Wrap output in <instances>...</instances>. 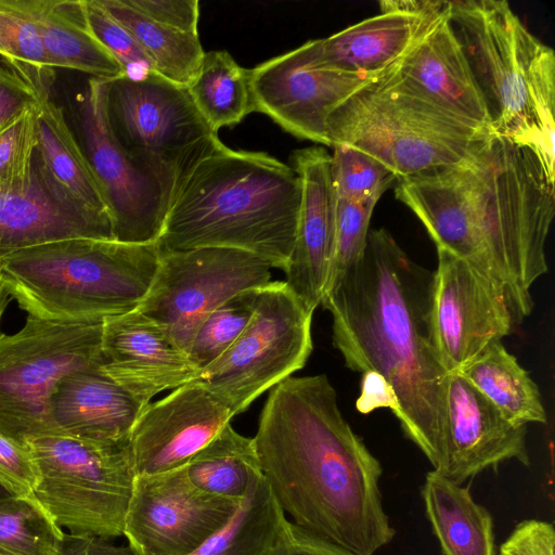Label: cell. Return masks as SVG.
Returning <instances> with one entry per match:
<instances>
[{"label": "cell", "instance_id": "cell-1", "mask_svg": "<svg viewBox=\"0 0 555 555\" xmlns=\"http://www.w3.org/2000/svg\"><path fill=\"white\" fill-rule=\"evenodd\" d=\"M253 440L261 474L294 524L356 555L392 541L382 464L343 416L325 374L272 387Z\"/></svg>", "mask_w": 555, "mask_h": 555}, {"label": "cell", "instance_id": "cell-2", "mask_svg": "<svg viewBox=\"0 0 555 555\" xmlns=\"http://www.w3.org/2000/svg\"><path fill=\"white\" fill-rule=\"evenodd\" d=\"M554 182L529 147L493 135L452 168L398 180L395 195L437 248L466 260L501 287L519 324L533 309L532 284L548 269Z\"/></svg>", "mask_w": 555, "mask_h": 555}, {"label": "cell", "instance_id": "cell-3", "mask_svg": "<svg viewBox=\"0 0 555 555\" xmlns=\"http://www.w3.org/2000/svg\"><path fill=\"white\" fill-rule=\"evenodd\" d=\"M434 272L386 229L367 234L361 257L326 291L333 345L348 369L374 371L392 387L404 435L434 469L442 459L447 379L431 338Z\"/></svg>", "mask_w": 555, "mask_h": 555}, {"label": "cell", "instance_id": "cell-4", "mask_svg": "<svg viewBox=\"0 0 555 555\" xmlns=\"http://www.w3.org/2000/svg\"><path fill=\"white\" fill-rule=\"evenodd\" d=\"M300 203L301 183L293 167L219 141L177 186L157 245L160 253L242 249L285 271Z\"/></svg>", "mask_w": 555, "mask_h": 555}, {"label": "cell", "instance_id": "cell-5", "mask_svg": "<svg viewBox=\"0 0 555 555\" xmlns=\"http://www.w3.org/2000/svg\"><path fill=\"white\" fill-rule=\"evenodd\" d=\"M448 16L495 135L529 147L555 181V53L504 0L449 1Z\"/></svg>", "mask_w": 555, "mask_h": 555}, {"label": "cell", "instance_id": "cell-6", "mask_svg": "<svg viewBox=\"0 0 555 555\" xmlns=\"http://www.w3.org/2000/svg\"><path fill=\"white\" fill-rule=\"evenodd\" d=\"M160 260L157 243L68 238L0 258V275L28 315L102 322L138 308Z\"/></svg>", "mask_w": 555, "mask_h": 555}, {"label": "cell", "instance_id": "cell-7", "mask_svg": "<svg viewBox=\"0 0 555 555\" xmlns=\"http://www.w3.org/2000/svg\"><path fill=\"white\" fill-rule=\"evenodd\" d=\"M493 135L424 99L391 67L345 100L327 120L331 147L346 144L371 155L397 181L452 168Z\"/></svg>", "mask_w": 555, "mask_h": 555}, {"label": "cell", "instance_id": "cell-8", "mask_svg": "<svg viewBox=\"0 0 555 555\" xmlns=\"http://www.w3.org/2000/svg\"><path fill=\"white\" fill-rule=\"evenodd\" d=\"M104 109L119 147L170 202L185 173L220 141L188 87L155 72L104 79Z\"/></svg>", "mask_w": 555, "mask_h": 555}, {"label": "cell", "instance_id": "cell-9", "mask_svg": "<svg viewBox=\"0 0 555 555\" xmlns=\"http://www.w3.org/2000/svg\"><path fill=\"white\" fill-rule=\"evenodd\" d=\"M26 446L38 476L31 495L59 527L106 539L124 534L137 477L129 441L46 435Z\"/></svg>", "mask_w": 555, "mask_h": 555}, {"label": "cell", "instance_id": "cell-10", "mask_svg": "<svg viewBox=\"0 0 555 555\" xmlns=\"http://www.w3.org/2000/svg\"><path fill=\"white\" fill-rule=\"evenodd\" d=\"M102 322H57L28 315L16 333L0 334V435L20 444L52 435L49 401L57 383L102 367Z\"/></svg>", "mask_w": 555, "mask_h": 555}, {"label": "cell", "instance_id": "cell-11", "mask_svg": "<svg viewBox=\"0 0 555 555\" xmlns=\"http://www.w3.org/2000/svg\"><path fill=\"white\" fill-rule=\"evenodd\" d=\"M313 311L285 281L259 288L255 312L237 339L197 378L233 415L302 369L313 345Z\"/></svg>", "mask_w": 555, "mask_h": 555}, {"label": "cell", "instance_id": "cell-12", "mask_svg": "<svg viewBox=\"0 0 555 555\" xmlns=\"http://www.w3.org/2000/svg\"><path fill=\"white\" fill-rule=\"evenodd\" d=\"M270 264L230 247L160 253L152 285L138 306L186 354L203 321L231 297L267 285Z\"/></svg>", "mask_w": 555, "mask_h": 555}, {"label": "cell", "instance_id": "cell-13", "mask_svg": "<svg viewBox=\"0 0 555 555\" xmlns=\"http://www.w3.org/2000/svg\"><path fill=\"white\" fill-rule=\"evenodd\" d=\"M78 141L106 204L114 238L157 243L170 206L163 188L129 160L108 127L104 79L91 77L77 101Z\"/></svg>", "mask_w": 555, "mask_h": 555}, {"label": "cell", "instance_id": "cell-14", "mask_svg": "<svg viewBox=\"0 0 555 555\" xmlns=\"http://www.w3.org/2000/svg\"><path fill=\"white\" fill-rule=\"evenodd\" d=\"M240 502L199 490L184 466L137 476L122 535L135 555H190L228 521Z\"/></svg>", "mask_w": 555, "mask_h": 555}, {"label": "cell", "instance_id": "cell-15", "mask_svg": "<svg viewBox=\"0 0 555 555\" xmlns=\"http://www.w3.org/2000/svg\"><path fill=\"white\" fill-rule=\"evenodd\" d=\"M318 39L309 40L251 70L256 112L294 137L330 146L327 120L348 98L376 77L324 67Z\"/></svg>", "mask_w": 555, "mask_h": 555}, {"label": "cell", "instance_id": "cell-16", "mask_svg": "<svg viewBox=\"0 0 555 555\" xmlns=\"http://www.w3.org/2000/svg\"><path fill=\"white\" fill-rule=\"evenodd\" d=\"M430 330L436 351L450 372L459 371L516 324L501 287L466 260L437 248Z\"/></svg>", "mask_w": 555, "mask_h": 555}, {"label": "cell", "instance_id": "cell-17", "mask_svg": "<svg viewBox=\"0 0 555 555\" xmlns=\"http://www.w3.org/2000/svg\"><path fill=\"white\" fill-rule=\"evenodd\" d=\"M115 240L108 215L83 204L37 153L24 178L0 184V258L68 238Z\"/></svg>", "mask_w": 555, "mask_h": 555}, {"label": "cell", "instance_id": "cell-18", "mask_svg": "<svg viewBox=\"0 0 555 555\" xmlns=\"http://www.w3.org/2000/svg\"><path fill=\"white\" fill-rule=\"evenodd\" d=\"M233 416L229 406L197 380L146 404L129 438L137 476L185 466Z\"/></svg>", "mask_w": 555, "mask_h": 555}, {"label": "cell", "instance_id": "cell-19", "mask_svg": "<svg viewBox=\"0 0 555 555\" xmlns=\"http://www.w3.org/2000/svg\"><path fill=\"white\" fill-rule=\"evenodd\" d=\"M446 395L447 422L437 473L462 485L508 460L530 465L527 426L511 423L459 372L448 375Z\"/></svg>", "mask_w": 555, "mask_h": 555}, {"label": "cell", "instance_id": "cell-20", "mask_svg": "<svg viewBox=\"0 0 555 555\" xmlns=\"http://www.w3.org/2000/svg\"><path fill=\"white\" fill-rule=\"evenodd\" d=\"M101 358L103 372L143 404L199 374L166 332L137 309L103 320Z\"/></svg>", "mask_w": 555, "mask_h": 555}, {"label": "cell", "instance_id": "cell-21", "mask_svg": "<svg viewBox=\"0 0 555 555\" xmlns=\"http://www.w3.org/2000/svg\"><path fill=\"white\" fill-rule=\"evenodd\" d=\"M292 165L300 179L301 203L285 283L314 311L326 291L334 256L332 156L323 147H307L293 153Z\"/></svg>", "mask_w": 555, "mask_h": 555}, {"label": "cell", "instance_id": "cell-22", "mask_svg": "<svg viewBox=\"0 0 555 555\" xmlns=\"http://www.w3.org/2000/svg\"><path fill=\"white\" fill-rule=\"evenodd\" d=\"M391 69L424 99L493 132L483 94L452 28L448 9Z\"/></svg>", "mask_w": 555, "mask_h": 555}, {"label": "cell", "instance_id": "cell-23", "mask_svg": "<svg viewBox=\"0 0 555 555\" xmlns=\"http://www.w3.org/2000/svg\"><path fill=\"white\" fill-rule=\"evenodd\" d=\"M145 405L102 367L77 370L64 376L51 395L52 435L101 443L128 442Z\"/></svg>", "mask_w": 555, "mask_h": 555}, {"label": "cell", "instance_id": "cell-24", "mask_svg": "<svg viewBox=\"0 0 555 555\" xmlns=\"http://www.w3.org/2000/svg\"><path fill=\"white\" fill-rule=\"evenodd\" d=\"M448 5L430 14L383 12L318 39L317 62L340 72L377 77L411 50Z\"/></svg>", "mask_w": 555, "mask_h": 555}, {"label": "cell", "instance_id": "cell-25", "mask_svg": "<svg viewBox=\"0 0 555 555\" xmlns=\"http://www.w3.org/2000/svg\"><path fill=\"white\" fill-rule=\"evenodd\" d=\"M37 30L53 69L81 72L99 79L122 75V69L93 35L86 0H35Z\"/></svg>", "mask_w": 555, "mask_h": 555}, {"label": "cell", "instance_id": "cell-26", "mask_svg": "<svg viewBox=\"0 0 555 555\" xmlns=\"http://www.w3.org/2000/svg\"><path fill=\"white\" fill-rule=\"evenodd\" d=\"M422 498L443 555H494L492 516L474 501L469 486L433 469L425 476Z\"/></svg>", "mask_w": 555, "mask_h": 555}, {"label": "cell", "instance_id": "cell-27", "mask_svg": "<svg viewBox=\"0 0 555 555\" xmlns=\"http://www.w3.org/2000/svg\"><path fill=\"white\" fill-rule=\"evenodd\" d=\"M53 74L39 80L38 151L54 178L89 207L109 216L88 159L64 111L51 98ZM111 218V217H109Z\"/></svg>", "mask_w": 555, "mask_h": 555}, {"label": "cell", "instance_id": "cell-28", "mask_svg": "<svg viewBox=\"0 0 555 555\" xmlns=\"http://www.w3.org/2000/svg\"><path fill=\"white\" fill-rule=\"evenodd\" d=\"M511 423H546L538 385L501 340L489 344L459 371Z\"/></svg>", "mask_w": 555, "mask_h": 555}, {"label": "cell", "instance_id": "cell-29", "mask_svg": "<svg viewBox=\"0 0 555 555\" xmlns=\"http://www.w3.org/2000/svg\"><path fill=\"white\" fill-rule=\"evenodd\" d=\"M286 520L261 475L228 521L190 555H269Z\"/></svg>", "mask_w": 555, "mask_h": 555}, {"label": "cell", "instance_id": "cell-30", "mask_svg": "<svg viewBox=\"0 0 555 555\" xmlns=\"http://www.w3.org/2000/svg\"><path fill=\"white\" fill-rule=\"evenodd\" d=\"M96 1L133 35L156 74L185 87L192 82L205 55L198 33H183L158 24L129 7L125 0Z\"/></svg>", "mask_w": 555, "mask_h": 555}, {"label": "cell", "instance_id": "cell-31", "mask_svg": "<svg viewBox=\"0 0 555 555\" xmlns=\"http://www.w3.org/2000/svg\"><path fill=\"white\" fill-rule=\"evenodd\" d=\"M188 90L215 132L240 124L256 111L251 70L238 65L225 50L205 52L199 70Z\"/></svg>", "mask_w": 555, "mask_h": 555}, {"label": "cell", "instance_id": "cell-32", "mask_svg": "<svg viewBox=\"0 0 555 555\" xmlns=\"http://www.w3.org/2000/svg\"><path fill=\"white\" fill-rule=\"evenodd\" d=\"M193 486L209 494L242 500L261 476L253 438L234 430L231 423L184 466Z\"/></svg>", "mask_w": 555, "mask_h": 555}, {"label": "cell", "instance_id": "cell-33", "mask_svg": "<svg viewBox=\"0 0 555 555\" xmlns=\"http://www.w3.org/2000/svg\"><path fill=\"white\" fill-rule=\"evenodd\" d=\"M63 533L31 494L0 499V555H54Z\"/></svg>", "mask_w": 555, "mask_h": 555}, {"label": "cell", "instance_id": "cell-34", "mask_svg": "<svg viewBox=\"0 0 555 555\" xmlns=\"http://www.w3.org/2000/svg\"><path fill=\"white\" fill-rule=\"evenodd\" d=\"M259 288L231 297L199 325L188 352L190 361L199 372L217 360L247 326L255 312Z\"/></svg>", "mask_w": 555, "mask_h": 555}, {"label": "cell", "instance_id": "cell-35", "mask_svg": "<svg viewBox=\"0 0 555 555\" xmlns=\"http://www.w3.org/2000/svg\"><path fill=\"white\" fill-rule=\"evenodd\" d=\"M332 182L337 199L376 201L397 182L396 176L379 160L346 144L333 146Z\"/></svg>", "mask_w": 555, "mask_h": 555}, {"label": "cell", "instance_id": "cell-36", "mask_svg": "<svg viewBox=\"0 0 555 555\" xmlns=\"http://www.w3.org/2000/svg\"><path fill=\"white\" fill-rule=\"evenodd\" d=\"M0 57L37 69L49 66L35 16V0H0Z\"/></svg>", "mask_w": 555, "mask_h": 555}, {"label": "cell", "instance_id": "cell-37", "mask_svg": "<svg viewBox=\"0 0 555 555\" xmlns=\"http://www.w3.org/2000/svg\"><path fill=\"white\" fill-rule=\"evenodd\" d=\"M376 203V201L354 202L336 198L334 256L326 291L363 254Z\"/></svg>", "mask_w": 555, "mask_h": 555}, {"label": "cell", "instance_id": "cell-38", "mask_svg": "<svg viewBox=\"0 0 555 555\" xmlns=\"http://www.w3.org/2000/svg\"><path fill=\"white\" fill-rule=\"evenodd\" d=\"M86 12L93 35L120 65L122 75L141 78L154 72L152 62L133 35L96 0H86Z\"/></svg>", "mask_w": 555, "mask_h": 555}, {"label": "cell", "instance_id": "cell-39", "mask_svg": "<svg viewBox=\"0 0 555 555\" xmlns=\"http://www.w3.org/2000/svg\"><path fill=\"white\" fill-rule=\"evenodd\" d=\"M37 106L0 130V184L24 178L33 166L38 149Z\"/></svg>", "mask_w": 555, "mask_h": 555}, {"label": "cell", "instance_id": "cell-40", "mask_svg": "<svg viewBox=\"0 0 555 555\" xmlns=\"http://www.w3.org/2000/svg\"><path fill=\"white\" fill-rule=\"evenodd\" d=\"M54 70L9 63L0 57V130L39 104V80Z\"/></svg>", "mask_w": 555, "mask_h": 555}, {"label": "cell", "instance_id": "cell-41", "mask_svg": "<svg viewBox=\"0 0 555 555\" xmlns=\"http://www.w3.org/2000/svg\"><path fill=\"white\" fill-rule=\"evenodd\" d=\"M147 18L172 29L197 34L199 8L197 0H125Z\"/></svg>", "mask_w": 555, "mask_h": 555}, {"label": "cell", "instance_id": "cell-42", "mask_svg": "<svg viewBox=\"0 0 555 555\" xmlns=\"http://www.w3.org/2000/svg\"><path fill=\"white\" fill-rule=\"evenodd\" d=\"M555 532L552 522L526 519L518 522L500 545V555H554Z\"/></svg>", "mask_w": 555, "mask_h": 555}, {"label": "cell", "instance_id": "cell-43", "mask_svg": "<svg viewBox=\"0 0 555 555\" xmlns=\"http://www.w3.org/2000/svg\"><path fill=\"white\" fill-rule=\"evenodd\" d=\"M269 555H356L286 520Z\"/></svg>", "mask_w": 555, "mask_h": 555}, {"label": "cell", "instance_id": "cell-44", "mask_svg": "<svg viewBox=\"0 0 555 555\" xmlns=\"http://www.w3.org/2000/svg\"><path fill=\"white\" fill-rule=\"evenodd\" d=\"M0 476L24 494H31L38 476L27 446L0 435Z\"/></svg>", "mask_w": 555, "mask_h": 555}, {"label": "cell", "instance_id": "cell-45", "mask_svg": "<svg viewBox=\"0 0 555 555\" xmlns=\"http://www.w3.org/2000/svg\"><path fill=\"white\" fill-rule=\"evenodd\" d=\"M356 406L362 414H367L378 408H389L396 414L399 409L392 387L384 376L374 371L363 372L361 393Z\"/></svg>", "mask_w": 555, "mask_h": 555}, {"label": "cell", "instance_id": "cell-46", "mask_svg": "<svg viewBox=\"0 0 555 555\" xmlns=\"http://www.w3.org/2000/svg\"><path fill=\"white\" fill-rule=\"evenodd\" d=\"M54 555H135L128 546L88 533H63Z\"/></svg>", "mask_w": 555, "mask_h": 555}, {"label": "cell", "instance_id": "cell-47", "mask_svg": "<svg viewBox=\"0 0 555 555\" xmlns=\"http://www.w3.org/2000/svg\"><path fill=\"white\" fill-rule=\"evenodd\" d=\"M379 10L383 12H402L410 14H430L443 11L448 1L434 0H384L379 1Z\"/></svg>", "mask_w": 555, "mask_h": 555}, {"label": "cell", "instance_id": "cell-48", "mask_svg": "<svg viewBox=\"0 0 555 555\" xmlns=\"http://www.w3.org/2000/svg\"><path fill=\"white\" fill-rule=\"evenodd\" d=\"M16 495H26L21 490H18L15 486L0 476V499L11 498Z\"/></svg>", "mask_w": 555, "mask_h": 555}, {"label": "cell", "instance_id": "cell-49", "mask_svg": "<svg viewBox=\"0 0 555 555\" xmlns=\"http://www.w3.org/2000/svg\"><path fill=\"white\" fill-rule=\"evenodd\" d=\"M11 298H12V296L10 295L5 285L3 284V281L0 275V321H1V318L3 315L5 308L8 307V305L11 301Z\"/></svg>", "mask_w": 555, "mask_h": 555}]
</instances>
